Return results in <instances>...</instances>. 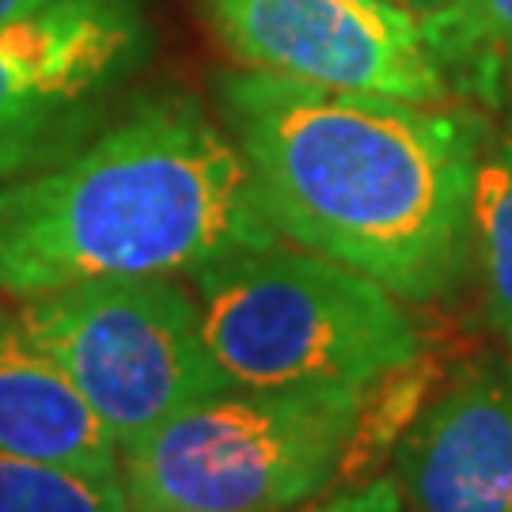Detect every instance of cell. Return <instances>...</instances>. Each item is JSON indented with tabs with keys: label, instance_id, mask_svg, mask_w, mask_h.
Returning a JSON list of instances; mask_svg holds the SVG:
<instances>
[{
	"label": "cell",
	"instance_id": "1",
	"mask_svg": "<svg viewBox=\"0 0 512 512\" xmlns=\"http://www.w3.org/2000/svg\"><path fill=\"white\" fill-rule=\"evenodd\" d=\"M220 114L277 236L425 304L475 266V118L274 73H228Z\"/></svg>",
	"mask_w": 512,
	"mask_h": 512
},
{
	"label": "cell",
	"instance_id": "2",
	"mask_svg": "<svg viewBox=\"0 0 512 512\" xmlns=\"http://www.w3.org/2000/svg\"><path fill=\"white\" fill-rule=\"evenodd\" d=\"M270 243L277 228L251 167L194 99L145 103L0 183V293L19 300L103 277H194Z\"/></svg>",
	"mask_w": 512,
	"mask_h": 512
},
{
	"label": "cell",
	"instance_id": "3",
	"mask_svg": "<svg viewBox=\"0 0 512 512\" xmlns=\"http://www.w3.org/2000/svg\"><path fill=\"white\" fill-rule=\"evenodd\" d=\"M209 349L232 387L368 399L421 357L403 300L304 247H251L194 274Z\"/></svg>",
	"mask_w": 512,
	"mask_h": 512
},
{
	"label": "cell",
	"instance_id": "4",
	"mask_svg": "<svg viewBox=\"0 0 512 512\" xmlns=\"http://www.w3.org/2000/svg\"><path fill=\"white\" fill-rule=\"evenodd\" d=\"M365 399L228 387L122 448L129 512H285L338 478Z\"/></svg>",
	"mask_w": 512,
	"mask_h": 512
},
{
	"label": "cell",
	"instance_id": "5",
	"mask_svg": "<svg viewBox=\"0 0 512 512\" xmlns=\"http://www.w3.org/2000/svg\"><path fill=\"white\" fill-rule=\"evenodd\" d=\"M16 311L118 448L232 387L209 349L198 296L171 277L80 281L27 296Z\"/></svg>",
	"mask_w": 512,
	"mask_h": 512
},
{
	"label": "cell",
	"instance_id": "6",
	"mask_svg": "<svg viewBox=\"0 0 512 512\" xmlns=\"http://www.w3.org/2000/svg\"><path fill=\"white\" fill-rule=\"evenodd\" d=\"M145 50L133 0H61L0 23V183L69 156Z\"/></svg>",
	"mask_w": 512,
	"mask_h": 512
},
{
	"label": "cell",
	"instance_id": "7",
	"mask_svg": "<svg viewBox=\"0 0 512 512\" xmlns=\"http://www.w3.org/2000/svg\"><path fill=\"white\" fill-rule=\"evenodd\" d=\"M224 46L258 73L437 107L452 76L421 12L387 0H205Z\"/></svg>",
	"mask_w": 512,
	"mask_h": 512
},
{
	"label": "cell",
	"instance_id": "8",
	"mask_svg": "<svg viewBox=\"0 0 512 512\" xmlns=\"http://www.w3.org/2000/svg\"><path fill=\"white\" fill-rule=\"evenodd\" d=\"M391 482L406 512H512V365L471 368L421 406Z\"/></svg>",
	"mask_w": 512,
	"mask_h": 512
},
{
	"label": "cell",
	"instance_id": "9",
	"mask_svg": "<svg viewBox=\"0 0 512 512\" xmlns=\"http://www.w3.org/2000/svg\"><path fill=\"white\" fill-rule=\"evenodd\" d=\"M0 456L122 475V448L19 311L0 308Z\"/></svg>",
	"mask_w": 512,
	"mask_h": 512
},
{
	"label": "cell",
	"instance_id": "10",
	"mask_svg": "<svg viewBox=\"0 0 512 512\" xmlns=\"http://www.w3.org/2000/svg\"><path fill=\"white\" fill-rule=\"evenodd\" d=\"M425 23L448 76H471L490 95L512 76V0H440Z\"/></svg>",
	"mask_w": 512,
	"mask_h": 512
},
{
	"label": "cell",
	"instance_id": "11",
	"mask_svg": "<svg viewBox=\"0 0 512 512\" xmlns=\"http://www.w3.org/2000/svg\"><path fill=\"white\" fill-rule=\"evenodd\" d=\"M475 262L486 281L490 319L512 349V129L478 160Z\"/></svg>",
	"mask_w": 512,
	"mask_h": 512
},
{
	"label": "cell",
	"instance_id": "12",
	"mask_svg": "<svg viewBox=\"0 0 512 512\" xmlns=\"http://www.w3.org/2000/svg\"><path fill=\"white\" fill-rule=\"evenodd\" d=\"M0 512H129L122 475L0 456Z\"/></svg>",
	"mask_w": 512,
	"mask_h": 512
},
{
	"label": "cell",
	"instance_id": "13",
	"mask_svg": "<svg viewBox=\"0 0 512 512\" xmlns=\"http://www.w3.org/2000/svg\"><path fill=\"white\" fill-rule=\"evenodd\" d=\"M308 512H406L403 494L391 478H368L361 486H349L346 494L327 497Z\"/></svg>",
	"mask_w": 512,
	"mask_h": 512
},
{
	"label": "cell",
	"instance_id": "14",
	"mask_svg": "<svg viewBox=\"0 0 512 512\" xmlns=\"http://www.w3.org/2000/svg\"><path fill=\"white\" fill-rule=\"evenodd\" d=\"M61 0H0V23L19 16H31V12H42V8H54Z\"/></svg>",
	"mask_w": 512,
	"mask_h": 512
},
{
	"label": "cell",
	"instance_id": "15",
	"mask_svg": "<svg viewBox=\"0 0 512 512\" xmlns=\"http://www.w3.org/2000/svg\"><path fill=\"white\" fill-rule=\"evenodd\" d=\"M387 4H403V8H414V12L425 16V12H433V8H437L440 0H387Z\"/></svg>",
	"mask_w": 512,
	"mask_h": 512
}]
</instances>
